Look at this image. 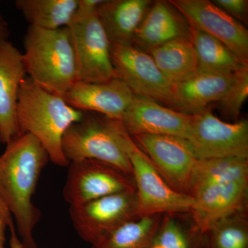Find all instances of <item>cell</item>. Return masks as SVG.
<instances>
[{
    "mask_svg": "<svg viewBox=\"0 0 248 248\" xmlns=\"http://www.w3.org/2000/svg\"><path fill=\"white\" fill-rule=\"evenodd\" d=\"M49 156L40 141L22 133L6 144L0 156V199L12 215L25 248H38L33 236L42 213L32 202Z\"/></svg>",
    "mask_w": 248,
    "mask_h": 248,
    "instance_id": "6da1fadb",
    "label": "cell"
},
{
    "mask_svg": "<svg viewBox=\"0 0 248 248\" xmlns=\"http://www.w3.org/2000/svg\"><path fill=\"white\" fill-rule=\"evenodd\" d=\"M84 113L29 78L21 84L17 107L19 134L35 137L48 153L49 160L57 166L68 167L69 165L62 151V140L68 129L81 120Z\"/></svg>",
    "mask_w": 248,
    "mask_h": 248,
    "instance_id": "7a4b0ae2",
    "label": "cell"
},
{
    "mask_svg": "<svg viewBox=\"0 0 248 248\" xmlns=\"http://www.w3.org/2000/svg\"><path fill=\"white\" fill-rule=\"evenodd\" d=\"M24 46L27 74L42 89L60 95L78 81L68 28L46 30L29 26Z\"/></svg>",
    "mask_w": 248,
    "mask_h": 248,
    "instance_id": "3957f363",
    "label": "cell"
},
{
    "mask_svg": "<svg viewBox=\"0 0 248 248\" xmlns=\"http://www.w3.org/2000/svg\"><path fill=\"white\" fill-rule=\"evenodd\" d=\"M130 138L120 120L84 112L82 119L73 124L63 135L62 151L69 162L97 160L133 175L127 153Z\"/></svg>",
    "mask_w": 248,
    "mask_h": 248,
    "instance_id": "277c9868",
    "label": "cell"
},
{
    "mask_svg": "<svg viewBox=\"0 0 248 248\" xmlns=\"http://www.w3.org/2000/svg\"><path fill=\"white\" fill-rule=\"evenodd\" d=\"M69 214L77 233L91 246L140 218L136 191L114 194L70 206Z\"/></svg>",
    "mask_w": 248,
    "mask_h": 248,
    "instance_id": "5b68a950",
    "label": "cell"
},
{
    "mask_svg": "<svg viewBox=\"0 0 248 248\" xmlns=\"http://www.w3.org/2000/svg\"><path fill=\"white\" fill-rule=\"evenodd\" d=\"M127 153L133 169L140 217L190 213L193 198L172 188L132 138Z\"/></svg>",
    "mask_w": 248,
    "mask_h": 248,
    "instance_id": "8992f818",
    "label": "cell"
},
{
    "mask_svg": "<svg viewBox=\"0 0 248 248\" xmlns=\"http://www.w3.org/2000/svg\"><path fill=\"white\" fill-rule=\"evenodd\" d=\"M187 140L197 159H248V122L228 123L207 108L192 115Z\"/></svg>",
    "mask_w": 248,
    "mask_h": 248,
    "instance_id": "52a82bcc",
    "label": "cell"
},
{
    "mask_svg": "<svg viewBox=\"0 0 248 248\" xmlns=\"http://www.w3.org/2000/svg\"><path fill=\"white\" fill-rule=\"evenodd\" d=\"M63 188L70 206L114 194L136 191L133 176L115 166L94 159L71 161Z\"/></svg>",
    "mask_w": 248,
    "mask_h": 248,
    "instance_id": "ba28073f",
    "label": "cell"
},
{
    "mask_svg": "<svg viewBox=\"0 0 248 248\" xmlns=\"http://www.w3.org/2000/svg\"><path fill=\"white\" fill-rule=\"evenodd\" d=\"M78 72V81L103 82L115 78L111 45L97 12L76 17L68 27Z\"/></svg>",
    "mask_w": 248,
    "mask_h": 248,
    "instance_id": "9c48e42d",
    "label": "cell"
},
{
    "mask_svg": "<svg viewBox=\"0 0 248 248\" xmlns=\"http://www.w3.org/2000/svg\"><path fill=\"white\" fill-rule=\"evenodd\" d=\"M115 78L124 81L135 95L172 105L173 84L165 78L149 54L133 46H111Z\"/></svg>",
    "mask_w": 248,
    "mask_h": 248,
    "instance_id": "30bf717a",
    "label": "cell"
},
{
    "mask_svg": "<svg viewBox=\"0 0 248 248\" xmlns=\"http://www.w3.org/2000/svg\"><path fill=\"white\" fill-rule=\"evenodd\" d=\"M131 138L166 183L174 190L189 195L191 174L198 160L190 142L171 135H138Z\"/></svg>",
    "mask_w": 248,
    "mask_h": 248,
    "instance_id": "8fae6325",
    "label": "cell"
},
{
    "mask_svg": "<svg viewBox=\"0 0 248 248\" xmlns=\"http://www.w3.org/2000/svg\"><path fill=\"white\" fill-rule=\"evenodd\" d=\"M187 22L213 36L248 64V32L209 0H169Z\"/></svg>",
    "mask_w": 248,
    "mask_h": 248,
    "instance_id": "7c38bea8",
    "label": "cell"
},
{
    "mask_svg": "<svg viewBox=\"0 0 248 248\" xmlns=\"http://www.w3.org/2000/svg\"><path fill=\"white\" fill-rule=\"evenodd\" d=\"M59 96L76 110L121 121L135 94L124 81L115 78L103 82L78 81Z\"/></svg>",
    "mask_w": 248,
    "mask_h": 248,
    "instance_id": "4fadbf2b",
    "label": "cell"
},
{
    "mask_svg": "<svg viewBox=\"0 0 248 248\" xmlns=\"http://www.w3.org/2000/svg\"><path fill=\"white\" fill-rule=\"evenodd\" d=\"M248 181L213 184L192 196V214L195 230L206 234L218 222L241 212L247 204Z\"/></svg>",
    "mask_w": 248,
    "mask_h": 248,
    "instance_id": "5bb4252c",
    "label": "cell"
},
{
    "mask_svg": "<svg viewBox=\"0 0 248 248\" xmlns=\"http://www.w3.org/2000/svg\"><path fill=\"white\" fill-rule=\"evenodd\" d=\"M192 115L161 106L154 99L135 95L122 122L130 136L171 135L187 139Z\"/></svg>",
    "mask_w": 248,
    "mask_h": 248,
    "instance_id": "9a60e30c",
    "label": "cell"
},
{
    "mask_svg": "<svg viewBox=\"0 0 248 248\" xmlns=\"http://www.w3.org/2000/svg\"><path fill=\"white\" fill-rule=\"evenodd\" d=\"M27 75L22 53L10 41H0V142L4 144L19 134L18 97Z\"/></svg>",
    "mask_w": 248,
    "mask_h": 248,
    "instance_id": "2e32d148",
    "label": "cell"
},
{
    "mask_svg": "<svg viewBox=\"0 0 248 248\" xmlns=\"http://www.w3.org/2000/svg\"><path fill=\"white\" fill-rule=\"evenodd\" d=\"M189 37L188 23L169 1H156L149 10L135 32L133 46L141 51Z\"/></svg>",
    "mask_w": 248,
    "mask_h": 248,
    "instance_id": "e0dca14e",
    "label": "cell"
},
{
    "mask_svg": "<svg viewBox=\"0 0 248 248\" xmlns=\"http://www.w3.org/2000/svg\"><path fill=\"white\" fill-rule=\"evenodd\" d=\"M239 73L231 75L197 73L173 84L171 107L187 115L199 113L207 109L209 104L223 99Z\"/></svg>",
    "mask_w": 248,
    "mask_h": 248,
    "instance_id": "ac0fdd59",
    "label": "cell"
},
{
    "mask_svg": "<svg viewBox=\"0 0 248 248\" xmlns=\"http://www.w3.org/2000/svg\"><path fill=\"white\" fill-rule=\"evenodd\" d=\"M151 0H104L97 16L111 46H132L134 36L153 4Z\"/></svg>",
    "mask_w": 248,
    "mask_h": 248,
    "instance_id": "d6986e66",
    "label": "cell"
},
{
    "mask_svg": "<svg viewBox=\"0 0 248 248\" xmlns=\"http://www.w3.org/2000/svg\"><path fill=\"white\" fill-rule=\"evenodd\" d=\"M188 25L189 39L197 55L198 73L231 75L248 68L247 63L219 40L193 24L188 23Z\"/></svg>",
    "mask_w": 248,
    "mask_h": 248,
    "instance_id": "ffe728a7",
    "label": "cell"
},
{
    "mask_svg": "<svg viewBox=\"0 0 248 248\" xmlns=\"http://www.w3.org/2000/svg\"><path fill=\"white\" fill-rule=\"evenodd\" d=\"M146 53L172 84L198 73L197 55L189 37L171 41Z\"/></svg>",
    "mask_w": 248,
    "mask_h": 248,
    "instance_id": "44dd1931",
    "label": "cell"
},
{
    "mask_svg": "<svg viewBox=\"0 0 248 248\" xmlns=\"http://www.w3.org/2000/svg\"><path fill=\"white\" fill-rule=\"evenodd\" d=\"M248 181V159L227 157L198 159L192 170L188 195L213 184Z\"/></svg>",
    "mask_w": 248,
    "mask_h": 248,
    "instance_id": "7402d4cb",
    "label": "cell"
},
{
    "mask_svg": "<svg viewBox=\"0 0 248 248\" xmlns=\"http://www.w3.org/2000/svg\"><path fill=\"white\" fill-rule=\"evenodd\" d=\"M78 3V0H17L15 5L29 26L56 30L70 25Z\"/></svg>",
    "mask_w": 248,
    "mask_h": 248,
    "instance_id": "603a6c76",
    "label": "cell"
},
{
    "mask_svg": "<svg viewBox=\"0 0 248 248\" xmlns=\"http://www.w3.org/2000/svg\"><path fill=\"white\" fill-rule=\"evenodd\" d=\"M159 224V215L140 217L112 232L91 248H150Z\"/></svg>",
    "mask_w": 248,
    "mask_h": 248,
    "instance_id": "cb8c5ba5",
    "label": "cell"
},
{
    "mask_svg": "<svg viewBox=\"0 0 248 248\" xmlns=\"http://www.w3.org/2000/svg\"><path fill=\"white\" fill-rule=\"evenodd\" d=\"M207 248H248V222L245 212L234 214L210 229Z\"/></svg>",
    "mask_w": 248,
    "mask_h": 248,
    "instance_id": "d4e9b609",
    "label": "cell"
},
{
    "mask_svg": "<svg viewBox=\"0 0 248 248\" xmlns=\"http://www.w3.org/2000/svg\"><path fill=\"white\" fill-rule=\"evenodd\" d=\"M248 97V68H246L238 73L231 89L218 102L220 111L223 115L236 122Z\"/></svg>",
    "mask_w": 248,
    "mask_h": 248,
    "instance_id": "484cf974",
    "label": "cell"
},
{
    "mask_svg": "<svg viewBox=\"0 0 248 248\" xmlns=\"http://www.w3.org/2000/svg\"><path fill=\"white\" fill-rule=\"evenodd\" d=\"M150 248H194L188 235L174 218L166 216L160 222Z\"/></svg>",
    "mask_w": 248,
    "mask_h": 248,
    "instance_id": "4316f807",
    "label": "cell"
},
{
    "mask_svg": "<svg viewBox=\"0 0 248 248\" xmlns=\"http://www.w3.org/2000/svg\"><path fill=\"white\" fill-rule=\"evenodd\" d=\"M212 1L238 22L247 23L248 0H214Z\"/></svg>",
    "mask_w": 248,
    "mask_h": 248,
    "instance_id": "83f0119b",
    "label": "cell"
},
{
    "mask_svg": "<svg viewBox=\"0 0 248 248\" xmlns=\"http://www.w3.org/2000/svg\"><path fill=\"white\" fill-rule=\"evenodd\" d=\"M14 223L12 215L0 199V248H5L6 230Z\"/></svg>",
    "mask_w": 248,
    "mask_h": 248,
    "instance_id": "f1b7e54d",
    "label": "cell"
},
{
    "mask_svg": "<svg viewBox=\"0 0 248 248\" xmlns=\"http://www.w3.org/2000/svg\"><path fill=\"white\" fill-rule=\"evenodd\" d=\"M104 0H78L76 17H84L96 14L99 5ZM74 16V17H75Z\"/></svg>",
    "mask_w": 248,
    "mask_h": 248,
    "instance_id": "f546056e",
    "label": "cell"
},
{
    "mask_svg": "<svg viewBox=\"0 0 248 248\" xmlns=\"http://www.w3.org/2000/svg\"><path fill=\"white\" fill-rule=\"evenodd\" d=\"M9 229L11 234L9 239L10 248H25L18 236L14 223L9 226Z\"/></svg>",
    "mask_w": 248,
    "mask_h": 248,
    "instance_id": "4dcf8cb0",
    "label": "cell"
},
{
    "mask_svg": "<svg viewBox=\"0 0 248 248\" xmlns=\"http://www.w3.org/2000/svg\"><path fill=\"white\" fill-rule=\"evenodd\" d=\"M9 35V24L0 14V41L8 40Z\"/></svg>",
    "mask_w": 248,
    "mask_h": 248,
    "instance_id": "1f68e13d",
    "label": "cell"
}]
</instances>
